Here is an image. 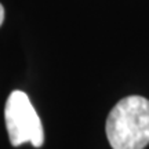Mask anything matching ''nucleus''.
<instances>
[{"mask_svg": "<svg viewBox=\"0 0 149 149\" xmlns=\"http://www.w3.org/2000/svg\"><path fill=\"white\" fill-rule=\"evenodd\" d=\"M107 137L113 149H144L149 144V100H120L108 115Z\"/></svg>", "mask_w": 149, "mask_h": 149, "instance_id": "1", "label": "nucleus"}, {"mask_svg": "<svg viewBox=\"0 0 149 149\" xmlns=\"http://www.w3.org/2000/svg\"><path fill=\"white\" fill-rule=\"evenodd\" d=\"M4 120L13 146L29 142L35 148H40L44 144L42 120L24 91L14 90L8 95L4 107Z\"/></svg>", "mask_w": 149, "mask_h": 149, "instance_id": "2", "label": "nucleus"}, {"mask_svg": "<svg viewBox=\"0 0 149 149\" xmlns=\"http://www.w3.org/2000/svg\"><path fill=\"white\" fill-rule=\"evenodd\" d=\"M3 21H4V8H3V6L0 4V26H1Z\"/></svg>", "mask_w": 149, "mask_h": 149, "instance_id": "3", "label": "nucleus"}]
</instances>
